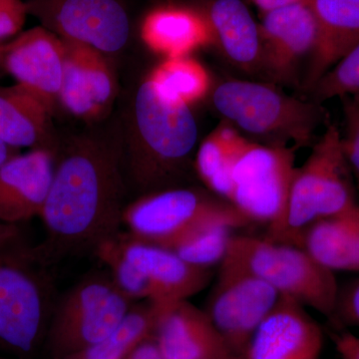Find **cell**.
Listing matches in <instances>:
<instances>
[{"label": "cell", "mask_w": 359, "mask_h": 359, "mask_svg": "<svg viewBox=\"0 0 359 359\" xmlns=\"http://www.w3.org/2000/svg\"><path fill=\"white\" fill-rule=\"evenodd\" d=\"M124 153L92 138L71 142L54 163L53 179L40 218L46 237L32 245L49 266L91 252L120 233L126 191Z\"/></svg>", "instance_id": "1"}, {"label": "cell", "mask_w": 359, "mask_h": 359, "mask_svg": "<svg viewBox=\"0 0 359 359\" xmlns=\"http://www.w3.org/2000/svg\"><path fill=\"white\" fill-rule=\"evenodd\" d=\"M134 111L140 136L124 160L126 177L144 195L178 188L198 141L190 106L169 98L147 79L137 92Z\"/></svg>", "instance_id": "2"}, {"label": "cell", "mask_w": 359, "mask_h": 359, "mask_svg": "<svg viewBox=\"0 0 359 359\" xmlns=\"http://www.w3.org/2000/svg\"><path fill=\"white\" fill-rule=\"evenodd\" d=\"M48 268L23 236L0 247V354L33 359L44 346L57 301Z\"/></svg>", "instance_id": "3"}, {"label": "cell", "mask_w": 359, "mask_h": 359, "mask_svg": "<svg viewBox=\"0 0 359 359\" xmlns=\"http://www.w3.org/2000/svg\"><path fill=\"white\" fill-rule=\"evenodd\" d=\"M358 205L355 183L342 148L341 131L330 125L306 163L295 169L285 228L276 242L299 247L309 224L351 211Z\"/></svg>", "instance_id": "4"}, {"label": "cell", "mask_w": 359, "mask_h": 359, "mask_svg": "<svg viewBox=\"0 0 359 359\" xmlns=\"http://www.w3.org/2000/svg\"><path fill=\"white\" fill-rule=\"evenodd\" d=\"M212 104L226 121L269 145L306 146L323 121L320 104L257 82L224 81L215 89Z\"/></svg>", "instance_id": "5"}, {"label": "cell", "mask_w": 359, "mask_h": 359, "mask_svg": "<svg viewBox=\"0 0 359 359\" xmlns=\"http://www.w3.org/2000/svg\"><path fill=\"white\" fill-rule=\"evenodd\" d=\"M224 259L259 276L282 297L323 316H334L339 297L334 273L302 248L268 238L233 235Z\"/></svg>", "instance_id": "6"}, {"label": "cell", "mask_w": 359, "mask_h": 359, "mask_svg": "<svg viewBox=\"0 0 359 359\" xmlns=\"http://www.w3.org/2000/svg\"><path fill=\"white\" fill-rule=\"evenodd\" d=\"M134 302L109 271L88 273L57 297L44 346L52 359H63L93 346L121 323Z\"/></svg>", "instance_id": "7"}, {"label": "cell", "mask_w": 359, "mask_h": 359, "mask_svg": "<svg viewBox=\"0 0 359 359\" xmlns=\"http://www.w3.org/2000/svg\"><path fill=\"white\" fill-rule=\"evenodd\" d=\"M294 148L249 141L231 177L228 202L250 224L269 226V240L285 228L294 172Z\"/></svg>", "instance_id": "8"}, {"label": "cell", "mask_w": 359, "mask_h": 359, "mask_svg": "<svg viewBox=\"0 0 359 359\" xmlns=\"http://www.w3.org/2000/svg\"><path fill=\"white\" fill-rule=\"evenodd\" d=\"M112 242L121 257L127 294L139 302L187 301L211 280V269L193 266L173 250L143 242L129 233L120 231Z\"/></svg>", "instance_id": "9"}, {"label": "cell", "mask_w": 359, "mask_h": 359, "mask_svg": "<svg viewBox=\"0 0 359 359\" xmlns=\"http://www.w3.org/2000/svg\"><path fill=\"white\" fill-rule=\"evenodd\" d=\"M237 210L222 198L194 189H168L126 205L123 224L143 242L170 249L196 229Z\"/></svg>", "instance_id": "10"}, {"label": "cell", "mask_w": 359, "mask_h": 359, "mask_svg": "<svg viewBox=\"0 0 359 359\" xmlns=\"http://www.w3.org/2000/svg\"><path fill=\"white\" fill-rule=\"evenodd\" d=\"M280 297L259 276L224 259L204 311L228 348L241 356Z\"/></svg>", "instance_id": "11"}, {"label": "cell", "mask_w": 359, "mask_h": 359, "mask_svg": "<svg viewBox=\"0 0 359 359\" xmlns=\"http://www.w3.org/2000/svg\"><path fill=\"white\" fill-rule=\"evenodd\" d=\"M28 13L60 39L115 53L128 42V14L119 0H29Z\"/></svg>", "instance_id": "12"}, {"label": "cell", "mask_w": 359, "mask_h": 359, "mask_svg": "<svg viewBox=\"0 0 359 359\" xmlns=\"http://www.w3.org/2000/svg\"><path fill=\"white\" fill-rule=\"evenodd\" d=\"M65 42L43 26L20 33L6 45L4 68L20 88L54 114L65 73Z\"/></svg>", "instance_id": "13"}, {"label": "cell", "mask_w": 359, "mask_h": 359, "mask_svg": "<svg viewBox=\"0 0 359 359\" xmlns=\"http://www.w3.org/2000/svg\"><path fill=\"white\" fill-rule=\"evenodd\" d=\"M325 335L306 309L280 297L257 328L242 359H321Z\"/></svg>", "instance_id": "14"}, {"label": "cell", "mask_w": 359, "mask_h": 359, "mask_svg": "<svg viewBox=\"0 0 359 359\" xmlns=\"http://www.w3.org/2000/svg\"><path fill=\"white\" fill-rule=\"evenodd\" d=\"M263 65L276 79L287 81L304 58H311L318 37L311 2L264 13L259 25Z\"/></svg>", "instance_id": "15"}, {"label": "cell", "mask_w": 359, "mask_h": 359, "mask_svg": "<svg viewBox=\"0 0 359 359\" xmlns=\"http://www.w3.org/2000/svg\"><path fill=\"white\" fill-rule=\"evenodd\" d=\"M62 40L65 61L59 104L76 117L95 119L109 108L115 95L109 65L93 47Z\"/></svg>", "instance_id": "16"}, {"label": "cell", "mask_w": 359, "mask_h": 359, "mask_svg": "<svg viewBox=\"0 0 359 359\" xmlns=\"http://www.w3.org/2000/svg\"><path fill=\"white\" fill-rule=\"evenodd\" d=\"M53 152L34 149L0 166V223L20 224L39 217L54 173Z\"/></svg>", "instance_id": "17"}, {"label": "cell", "mask_w": 359, "mask_h": 359, "mask_svg": "<svg viewBox=\"0 0 359 359\" xmlns=\"http://www.w3.org/2000/svg\"><path fill=\"white\" fill-rule=\"evenodd\" d=\"M154 339L163 359H208L231 353L204 309L188 299L165 306Z\"/></svg>", "instance_id": "18"}, {"label": "cell", "mask_w": 359, "mask_h": 359, "mask_svg": "<svg viewBox=\"0 0 359 359\" xmlns=\"http://www.w3.org/2000/svg\"><path fill=\"white\" fill-rule=\"evenodd\" d=\"M311 6L318 37L309 60L308 90L359 42V0H313Z\"/></svg>", "instance_id": "19"}, {"label": "cell", "mask_w": 359, "mask_h": 359, "mask_svg": "<svg viewBox=\"0 0 359 359\" xmlns=\"http://www.w3.org/2000/svg\"><path fill=\"white\" fill-rule=\"evenodd\" d=\"M141 37L151 50L166 59L189 56L212 42L205 13L179 6L150 11L142 23Z\"/></svg>", "instance_id": "20"}, {"label": "cell", "mask_w": 359, "mask_h": 359, "mask_svg": "<svg viewBox=\"0 0 359 359\" xmlns=\"http://www.w3.org/2000/svg\"><path fill=\"white\" fill-rule=\"evenodd\" d=\"M204 13L212 41L233 65L245 70L263 65L259 25L242 0H212Z\"/></svg>", "instance_id": "21"}, {"label": "cell", "mask_w": 359, "mask_h": 359, "mask_svg": "<svg viewBox=\"0 0 359 359\" xmlns=\"http://www.w3.org/2000/svg\"><path fill=\"white\" fill-rule=\"evenodd\" d=\"M299 247L334 273H359V205L351 211L309 224Z\"/></svg>", "instance_id": "22"}, {"label": "cell", "mask_w": 359, "mask_h": 359, "mask_svg": "<svg viewBox=\"0 0 359 359\" xmlns=\"http://www.w3.org/2000/svg\"><path fill=\"white\" fill-rule=\"evenodd\" d=\"M50 118L46 108L18 85L0 87V140L7 145L52 151Z\"/></svg>", "instance_id": "23"}, {"label": "cell", "mask_w": 359, "mask_h": 359, "mask_svg": "<svg viewBox=\"0 0 359 359\" xmlns=\"http://www.w3.org/2000/svg\"><path fill=\"white\" fill-rule=\"evenodd\" d=\"M165 306L150 301L134 302L129 313L107 337L63 359L126 358L142 342L154 337Z\"/></svg>", "instance_id": "24"}, {"label": "cell", "mask_w": 359, "mask_h": 359, "mask_svg": "<svg viewBox=\"0 0 359 359\" xmlns=\"http://www.w3.org/2000/svg\"><path fill=\"white\" fill-rule=\"evenodd\" d=\"M249 140L229 124L212 131L201 144L195 168L209 190L228 202L233 165Z\"/></svg>", "instance_id": "25"}, {"label": "cell", "mask_w": 359, "mask_h": 359, "mask_svg": "<svg viewBox=\"0 0 359 359\" xmlns=\"http://www.w3.org/2000/svg\"><path fill=\"white\" fill-rule=\"evenodd\" d=\"M250 224L243 215L236 211L203 224L169 250L187 263L211 269L215 264H221L226 257L233 230Z\"/></svg>", "instance_id": "26"}, {"label": "cell", "mask_w": 359, "mask_h": 359, "mask_svg": "<svg viewBox=\"0 0 359 359\" xmlns=\"http://www.w3.org/2000/svg\"><path fill=\"white\" fill-rule=\"evenodd\" d=\"M148 79L163 94L188 106L207 95L211 85L204 66L189 56L166 59Z\"/></svg>", "instance_id": "27"}, {"label": "cell", "mask_w": 359, "mask_h": 359, "mask_svg": "<svg viewBox=\"0 0 359 359\" xmlns=\"http://www.w3.org/2000/svg\"><path fill=\"white\" fill-rule=\"evenodd\" d=\"M313 102L359 96V42L309 90Z\"/></svg>", "instance_id": "28"}, {"label": "cell", "mask_w": 359, "mask_h": 359, "mask_svg": "<svg viewBox=\"0 0 359 359\" xmlns=\"http://www.w3.org/2000/svg\"><path fill=\"white\" fill-rule=\"evenodd\" d=\"M344 130L341 132V143L347 164L353 175L354 183L359 189V101L353 97H344Z\"/></svg>", "instance_id": "29"}, {"label": "cell", "mask_w": 359, "mask_h": 359, "mask_svg": "<svg viewBox=\"0 0 359 359\" xmlns=\"http://www.w3.org/2000/svg\"><path fill=\"white\" fill-rule=\"evenodd\" d=\"M27 14V4L23 0H0V42L18 34Z\"/></svg>", "instance_id": "30"}, {"label": "cell", "mask_w": 359, "mask_h": 359, "mask_svg": "<svg viewBox=\"0 0 359 359\" xmlns=\"http://www.w3.org/2000/svg\"><path fill=\"white\" fill-rule=\"evenodd\" d=\"M335 314L342 323L359 328V280L340 294Z\"/></svg>", "instance_id": "31"}, {"label": "cell", "mask_w": 359, "mask_h": 359, "mask_svg": "<svg viewBox=\"0 0 359 359\" xmlns=\"http://www.w3.org/2000/svg\"><path fill=\"white\" fill-rule=\"evenodd\" d=\"M334 341L340 359H359V335L341 332L334 335Z\"/></svg>", "instance_id": "32"}, {"label": "cell", "mask_w": 359, "mask_h": 359, "mask_svg": "<svg viewBox=\"0 0 359 359\" xmlns=\"http://www.w3.org/2000/svg\"><path fill=\"white\" fill-rule=\"evenodd\" d=\"M125 359H163L154 337L142 342Z\"/></svg>", "instance_id": "33"}, {"label": "cell", "mask_w": 359, "mask_h": 359, "mask_svg": "<svg viewBox=\"0 0 359 359\" xmlns=\"http://www.w3.org/2000/svg\"><path fill=\"white\" fill-rule=\"evenodd\" d=\"M255 4L263 13L275 11V9L282 8V7L292 6L297 4H308L313 0H252Z\"/></svg>", "instance_id": "34"}, {"label": "cell", "mask_w": 359, "mask_h": 359, "mask_svg": "<svg viewBox=\"0 0 359 359\" xmlns=\"http://www.w3.org/2000/svg\"><path fill=\"white\" fill-rule=\"evenodd\" d=\"M21 236L23 235L20 224L0 223V247L13 242Z\"/></svg>", "instance_id": "35"}, {"label": "cell", "mask_w": 359, "mask_h": 359, "mask_svg": "<svg viewBox=\"0 0 359 359\" xmlns=\"http://www.w3.org/2000/svg\"><path fill=\"white\" fill-rule=\"evenodd\" d=\"M18 154H20L18 149L11 147L4 141L0 140V166Z\"/></svg>", "instance_id": "36"}, {"label": "cell", "mask_w": 359, "mask_h": 359, "mask_svg": "<svg viewBox=\"0 0 359 359\" xmlns=\"http://www.w3.org/2000/svg\"><path fill=\"white\" fill-rule=\"evenodd\" d=\"M208 359H242L241 356L236 355L233 353H226L223 354H219V355L214 356V358H208Z\"/></svg>", "instance_id": "37"}, {"label": "cell", "mask_w": 359, "mask_h": 359, "mask_svg": "<svg viewBox=\"0 0 359 359\" xmlns=\"http://www.w3.org/2000/svg\"><path fill=\"white\" fill-rule=\"evenodd\" d=\"M6 45L0 42V67L4 68V52H6Z\"/></svg>", "instance_id": "38"}, {"label": "cell", "mask_w": 359, "mask_h": 359, "mask_svg": "<svg viewBox=\"0 0 359 359\" xmlns=\"http://www.w3.org/2000/svg\"><path fill=\"white\" fill-rule=\"evenodd\" d=\"M0 359H18V358H9V356L4 355V354H0Z\"/></svg>", "instance_id": "39"}, {"label": "cell", "mask_w": 359, "mask_h": 359, "mask_svg": "<svg viewBox=\"0 0 359 359\" xmlns=\"http://www.w3.org/2000/svg\"><path fill=\"white\" fill-rule=\"evenodd\" d=\"M353 98L356 99V100L359 101V96L353 97Z\"/></svg>", "instance_id": "40"}]
</instances>
